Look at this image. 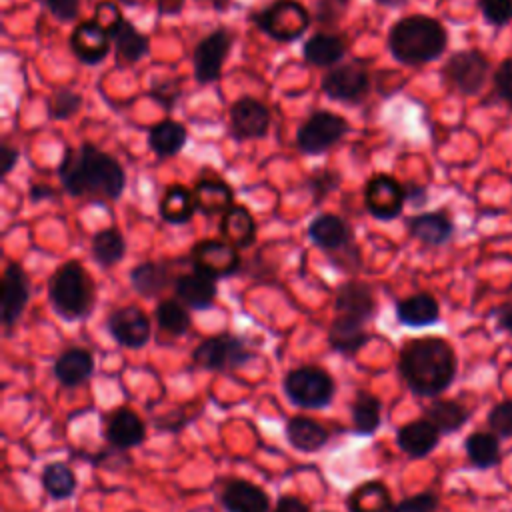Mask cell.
Returning <instances> with one entry per match:
<instances>
[{
	"instance_id": "db71d44e",
	"label": "cell",
	"mask_w": 512,
	"mask_h": 512,
	"mask_svg": "<svg viewBox=\"0 0 512 512\" xmlns=\"http://www.w3.org/2000/svg\"><path fill=\"white\" fill-rule=\"evenodd\" d=\"M272 512H310V506L304 500L296 498V496L284 494L276 500V506H274Z\"/></svg>"
},
{
	"instance_id": "7bdbcfd3",
	"label": "cell",
	"mask_w": 512,
	"mask_h": 512,
	"mask_svg": "<svg viewBox=\"0 0 512 512\" xmlns=\"http://www.w3.org/2000/svg\"><path fill=\"white\" fill-rule=\"evenodd\" d=\"M82 106V96L72 88H58L48 98V116L54 120L72 118Z\"/></svg>"
},
{
	"instance_id": "d4e9b609",
	"label": "cell",
	"mask_w": 512,
	"mask_h": 512,
	"mask_svg": "<svg viewBox=\"0 0 512 512\" xmlns=\"http://www.w3.org/2000/svg\"><path fill=\"white\" fill-rule=\"evenodd\" d=\"M94 374V358L86 348H68L54 362V376L66 388L84 384Z\"/></svg>"
},
{
	"instance_id": "6f0895ef",
	"label": "cell",
	"mask_w": 512,
	"mask_h": 512,
	"mask_svg": "<svg viewBox=\"0 0 512 512\" xmlns=\"http://www.w3.org/2000/svg\"><path fill=\"white\" fill-rule=\"evenodd\" d=\"M184 0H158V8L162 14H176L182 10Z\"/></svg>"
},
{
	"instance_id": "6da1fadb",
	"label": "cell",
	"mask_w": 512,
	"mask_h": 512,
	"mask_svg": "<svg viewBox=\"0 0 512 512\" xmlns=\"http://www.w3.org/2000/svg\"><path fill=\"white\" fill-rule=\"evenodd\" d=\"M58 176L70 196L96 202L120 198L126 184L120 162L88 142L66 150Z\"/></svg>"
},
{
	"instance_id": "3957f363",
	"label": "cell",
	"mask_w": 512,
	"mask_h": 512,
	"mask_svg": "<svg viewBox=\"0 0 512 512\" xmlns=\"http://www.w3.org/2000/svg\"><path fill=\"white\" fill-rule=\"evenodd\" d=\"M448 44L446 28L432 16L412 14L396 20L388 32V50L402 64H426L442 56Z\"/></svg>"
},
{
	"instance_id": "f546056e",
	"label": "cell",
	"mask_w": 512,
	"mask_h": 512,
	"mask_svg": "<svg viewBox=\"0 0 512 512\" xmlns=\"http://www.w3.org/2000/svg\"><path fill=\"white\" fill-rule=\"evenodd\" d=\"M220 234L234 248H248L256 240V222L248 208L230 206L220 218Z\"/></svg>"
},
{
	"instance_id": "4dcf8cb0",
	"label": "cell",
	"mask_w": 512,
	"mask_h": 512,
	"mask_svg": "<svg viewBox=\"0 0 512 512\" xmlns=\"http://www.w3.org/2000/svg\"><path fill=\"white\" fill-rule=\"evenodd\" d=\"M464 452L476 470H490L502 460L500 438L492 430H476L468 434L464 440Z\"/></svg>"
},
{
	"instance_id": "4316f807",
	"label": "cell",
	"mask_w": 512,
	"mask_h": 512,
	"mask_svg": "<svg viewBox=\"0 0 512 512\" xmlns=\"http://www.w3.org/2000/svg\"><path fill=\"white\" fill-rule=\"evenodd\" d=\"M408 232L426 246H442L452 238L454 224L440 210L424 212L408 220Z\"/></svg>"
},
{
	"instance_id": "30bf717a",
	"label": "cell",
	"mask_w": 512,
	"mask_h": 512,
	"mask_svg": "<svg viewBox=\"0 0 512 512\" xmlns=\"http://www.w3.org/2000/svg\"><path fill=\"white\" fill-rule=\"evenodd\" d=\"M234 36L228 28H218L204 36L192 54V64H194V78L200 84H208L220 78L222 74V64L232 48Z\"/></svg>"
},
{
	"instance_id": "f5cc1de1",
	"label": "cell",
	"mask_w": 512,
	"mask_h": 512,
	"mask_svg": "<svg viewBox=\"0 0 512 512\" xmlns=\"http://www.w3.org/2000/svg\"><path fill=\"white\" fill-rule=\"evenodd\" d=\"M490 316L496 320V328L506 332V334H512V302H504V304H498Z\"/></svg>"
},
{
	"instance_id": "484cf974",
	"label": "cell",
	"mask_w": 512,
	"mask_h": 512,
	"mask_svg": "<svg viewBox=\"0 0 512 512\" xmlns=\"http://www.w3.org/2000/svg\"><path fill=\"white\" fill-rule=\"evenodd\" d=\"M110 38L114 44V54L120 64H136L150 50V40L142 34L130 20H120L112 30Z\"/></svg>"
},
{
	"instance_id": "ba28073f",
	"label": "cell",
	"mask_w": 512,
	"mask_h": 512,
	"mask_svg": "<svg viewBox=\"0 0 512 512\" xmlns=\"http://www.w3.org/2000/svg\"><path fill=\"white\" fill-rule=\"evenodd\" d=\"M348 132V122L330 110H318L312 116H308L298 132H296V144L302 154H320L332 148L336 142L344 138Z\"/></svg>"
},
{
	"instance_id": "d6a6232c",
	"label": "cell",
	"mask_w": 512,
	"mask_h": 512,
	"mask_svg": "<svg viewBox=\"0 0 512 512\" xmlns=\"http://www.w3.org/2000/svg\"><path fill=\"white\" fill-rule=\"evenodd\" d=\"M304 60L314 66H334L338 64L346 54V42L336 34L318 32L312 34L304 48H302Z\"/></svg>"
},
{
	"instance_id": "ac0fdd59",
	"label": "cell",
	"mask_w": 512,
	"mask_h": 512,
	"mask_svg": "<svg viewBox=\"0 0 512 512\" xmlns=\"http://www.w3.org/2000/svg\"><path fill=\"white\" fill-rule=\"evenodd\" d=\"M110 32L96 20L78 24L70 34V48L84 64H98L110 52Z\"/></svg>"
},
{
	"instance_id": "681fc988",
	"label": "cell",
	"mask_w": 512,
	"mask_h": 512,
	"mask_svg": "<svg viewBox=\"0 0 512 512\" xmlns=\"http://www.w3.org/2000/svg\"><path fill=\"white\" fill-rule=\"evenodd\" d=\"M310 188L314 190V198L316 202H322V198L332 192L334 188H338V176L330 170H322L320 174H316L312 180H310Z\"/></svg>"
},
{
	"instance_id": "f907efd6",
	"label": "cell",
	"mask_w": 512,
	"mask_h": 512,
	"mask_svg": "<svg viewBox=\"0 0 512 512\" xmlns=\"http://www.w3.org/2000/svg\"><path fill=\"white\" fill-rule=\"evenodd\" d=\"M94 20L110 32L122 20V16H120V10L112 2H100L98 8H96V18Z\"/></svg>"
},
{
	"instance_id": "9f6ffc18",
	"label": "cell",
	"mask_w": 512,
	"mask_h": 512,
	"mask_svg": "<svg viewBox=\"0 0 512 512\" xmlns=\"http://www.w3.org/2000/svg\"><path fill=\"white\" fill-rule=\"evenodd\" d=\"M406 200L420 206V204L426 202V190L420 188V186H410V188H406Z\"/></svg>"
},
{
	"instance_id": "5b68a950",
	"label": "cell",
	"mask_w": 512,
	"mask_h": 512,
	"mask_svg": "<svg viewBox=\"0 0 512 512\" xmlns=\"http://www.w3.org/2000/svg\"><path fill=\"white\" fill-rule=\"evenodd\" d=\"M288 400L306 410L326 408L336 392L334 378L320 366H298L284 376Z\"/></svg>"
},
{
	"instance_id": "7402d4cb",
	"label": "cell",
	"mask_w": 512,
	"mask_h": 512,
	"mask_svg": "<svg viewBox=\"0 0 512 512\" xmlns=\"http://www.w3.org/2000/svg\"><path fill=\"white\" fill-rule=\"evenodd\" d=\"M440 436L442 434L430 420L418 418L398 428L396 444L410 458H426L438 446Z\"/></svg>"
},
{
	"instance_id": "91938a15",
	"label": "cell",
	"mask_w": 512,
	"mask_h": 512,
	"mask_svg": "<svg viewBox=\"0 0 512 512\" xmlns=\"http://www.w3.org/2000/svg\"><path fill=\"white\" fill-rule=\"evenodd\" d=\"M48 194H50V190H48V188H42V186H34V188L30 190V196H32L34 202H38L40 198H44V196H48Z\"/></svg>"
},
{
	"instance_id": "f1b7e54d",
	"label": "cell",
	"mask_w": 512,
	"mask_h": 512,
	"mask_svg": "<svg viewBox=\"0 0 512 512\" xmlns=\"http://www.w3.org/2000/svg\"><path fill=\"white\" fill-rule=\"evenodd\" d=\"M330 434L326 426L308 416H292L286 424V440L300 452H318L326 446Z\"/></svg>"
},
{
	"instance_id": "1f68e13d",
	"label": "cell",
	"mask_w": 512,
	"mask_h": 512,
	"mask_svg": "<svg viewBox=\"0 0 512 512\" xmlns=\"http://www.w3.org/2000/svg\"><path fill=\"white\" fill-rule=\"evenodd\" d=\"M346 506L350 512H390L394 504L388 486L380 480H370L348 494Z\"/></svg>"
},
{
	"instance_id": "ffe728a7",
	"label": "cell",
	"mask_w": 512,
	"mask_h": 512,
	"mask_svg": "<svg viewBox=\"0 0 512 512\" xmlns=\"http://www.w3.org/2000/svg\"><path fill=\"white\" fill-rule=\"evenodd\" d=\"M220 502L226 512H270L268 494L248 480H228L222 488Z\"/></svg>"
},
{
	"instance_id": "7a4b0ae2",
	"label": "cell",
	"mask_w": 512,
	"mask_h": 512,
	"mask_svg": "<svg viewBox=\"0 0 512 512\" xmlns=\"http://www.w3.org/2000/svg\"><path fill=\"white\" fill-rule=\"evenodd\" d=\"M398 372L412 394L438 398L454 382L458 358L450 342L440 336L414 338L400 350Z\"/></svg>"
},
{
	"instance_id": "f35d334b",
	"label": "cell",
	"mask_w": 512,
	"mask_h": 512,
	"mask_svg": "<svg viewBox=\"0 0 512 512\" xmlns=\"http://www.w3.org/2000/svg\"><path fill=\"white\" fill-rule=\"evenodd\" d=\"M194 210H196L194 196L182 184L170 186L164 192L162 200H160V214L170 224H184V222H188L192 218Z\"/></svg>"
},
{
	"instance_id": "5bb4252c",
	"label": "cell",
	"mask_w": 512,
	"mask_h": 512,
	"mask_svg": "<svg viewBox=\"0 0 512 512\" xmlns=\"http://www.w3.org/2000/svg\"><path fill=\"white\" fill-rule=\"evenodd\" d=\"M30 300V282L24 268L16 262H10L2 274L0 282V312L2 324L10 330L26 310Z\"/></svg>"
},
{
	"instance_id": "2e32d148",
	"label": "cell",
	"mask_w": 512,
	"mask_h": 512,
	"mask_svg": "<svg viewBox=\"0 0 512 512\" xmlns=\"http://www.w3.org/2000/svg\"><path fill=\"white\" fill-rule=\"evenodd\" d=\"M270 128V110L252 96H242L230 106V134L238 140L262 138Z\"/></svg>"
},
{
	"instance_id": "680465c9",
	"label": "cell",
	"mask_w": 512,
	"mask_h": 512,
	"mask_svg": "<svg viewBox=\"0 0 512 512\" xmlns=\"http://www.w3.org/2000/svg\"><path fill=\"white\" fill-rule=\"evenodd\" d=\"M198 4H204V6H210L214 10H226V6L230 4V0H196Z\"/></svg>"
},
{
	"instance_id": "cb8c5ba5",
	"label": "cell",
	"mask_w": 512,
	"mask_h": 512,
	"mask_svg": "<svg viewBox=\"0 0 512 512\" xmlns=\"http://www.w3.org/2000/svg\"><path fill=\"white\" fill-rule=\"evenodd\" d=\"M396 320L408 328H426L440 320V304L430 292L412 294L396 302Z\"/></svg>"
},
{
	"instance_id": "8d00e7d4",
	"label": "cell",
	"mask_w": 512,
	"mask_h": 512,
	"mask_svg": "<svg viewBox=\"0 0 512 512\" xmlns=\"http://www.w3.org/2000/svg\"><path fill=\"white\" fill-rule=\"evenodd\" d=\"M186 140H188L186 128H184L180 122L170 120V118L158 122V124L150 130V134H148V144H150V148H152L158 156H164V158L178 154V152L184 148Z\"/></svg>"
},
{
	"instance_id": "9a60e30c",
	"label": "cell",
	"mask_w": 512,
	"mask_h": 512,
	"mask_svg": "<svg viewBox=\"0 0 512 512\" xmlns=\"http://www.w3.org/2000/svg\"><path fill=\"white\" fill-rule=\"evenodd\" d=\"M106 328L120 346L132 350L146 346L152 332L146 312L138 306H122L114 310L106 320Z\"/></svg>"
},
{
	"instance_id": "60d3db41",
	"label": "cell",
	"mask_w": 512,
	"mask_h": 512,
	"mask_svg": "<svg viewBox=\"0 0 512 512\" xmlns=\"http://www.w3.org/2000/svg\"><path fill=\"white\" fill-rule=\"evenodd\" d=\"M42 488L54 500L70 498L76 490V474L66 462H52L42 470Z\"/></svg>"
},
{
	"instance_id": "8992f818",
	"label": "cell",
	"mask_w": 512,
	"mask_h": 512,
	"mask_svg": "<svg viewBox=\"0 0 512 512\" xmlns=\"http://www.w3.org/2000/svg\"><path fill=\"white\" fill-rule=\"evenodd\" d=\"M254 24L278 42L300 38L310 26V12L298 0H276L252 16Z\"/></svg>"
},
{
	"instance_id": "f6af8a7d",
	"label": "cell",
	"mask_w": 512,
	"mask_h": 512,
	"mask_svg": "<svg viewBox=\"0 0 512 512\" xmlns=\"http://www.w3.org/2000/svg\"><path fill=\"white\" fill-rule=\"evenodd\" d=\"M440 498L434 492H418L392 506L390 512H438Z\"/></svg>"
},
{
	"instance_id": "e575fe53",
	"label": "cell",
	"mask_w": 512,
	"mask_h": 512,
	"mask_svg": "<svg viewBox=\"0 0 512 512\" xmlns=\"http://www.w3.org/2000/svg\"><path fill=\"white\" fill-rule=\"evenodd\" d=\"M170 282H172V274L166 264L140 262L130 270V284L144 298L158 296L162 290H166Z\"/></svg>"
},
{
	"instance_id": "44dd1931",
	"label": "cell",
	"mask_w": 512,
	"mask_h": 512,
	"mask_svg": "<svg viewBox=\"0 0 512 512\" xmlns=\"http://www.w3.org/2000/svg\"><path fill=\"white\" fill-rule=\"evenodd\" d=\"M104 436L114 448L128 450V448H136L144 442L146 426H144L142 418L132 408H118L110 414V418L106 422Z\"/></svg>"
},
{
	"instance_id": "d6986e66",
	"label": "cell",
	"mask_w": 512,
	"mask_h": 512,
	"mask_svg": "<svg viewBox=\"0 0 512 512\" xmlns=\"http://www.w3.org/2000/svg\"><path fill=\"white\" fill-rule=\"evenodd\" d=\"M308 236L324 252H342L354 242L348 222L336 214H318L308 224Z\"/></svg>"
},
{
	"instance_id": "603a6c76",
	"label": "cell",
	"mask_w": 512,
	"mask_h": 512,
	"mask_svg": "<svg viewBox=\"0 0 512 512\" xmlns=\"http://www.w3.org/2000/svg\"><path fill=\"white\" fill-rule=\"evenodd\" d=\"M176 296L182 304H186L192 310H206L216 300V278L194 270L188 274H182L174 282Z\"/></svg>"
},
{
	"instance_id": "277c9868",
	"label": "cell",
	"mask_w": 512,
	"mask_h": 512,
	"mask_svg": "<svg viewBox=\"0 0 512 512\" xmlns=\"http://www.w3.org/2000/svg\"><path fill=\"white\" fill-rule=\"evenodd\" d=\"M48 300L64 320H82L92 312L96 286L82 262L68 260L56 268L48 280Z\"/></svg>"
},
{
	"instance_id": "e0dca14e",
	"label": "cell",
	"mask_w": 512,
	"mask_h": 512,
	"mask_svg": "<svg viewBox=\"0 0 512 512\" xmlns=\"http://www.w3.org/2000/svg\"><path fill=\"white\" fill-rule=\"evenodd\" d=\"M336 316L366 324L376 314V298L368 284L360 280H348L338 286L334 298Z\"/></svg>"
},
{
	"instance_id": "74e56055",
	"label": "cell",
	"mask_w": 512,
	"mask_h": 512,
	"mask_svg": "<svg viewBox=\"0 0 512 512\" xmlns=\"http://www.w3.org/2000/svg\"><path fill=\"white\" fill-rule=\"evenodd\" d=\"M382 404L380 400L368 392V390H358L352 402V424L358 434L370 436L380 428L382 422Z\"/></svg>"
},
{
	"instance_id": "8fae6325",
	"label": "cell",
	"mask_w": 512,
	"mask_h": 512,
	"mask_svg": "<svg viewBox=\"0 0 512 512\" xmlns=\"http://www.w3.org/2000/svg\"><path fill=\"white\" fill-rule=\"evenodd\" d=\"M322 90L336 102L358 104L370 92V74L356 64L334 66L324 74Z\"/></svg>"
},
{
	"instance_id": "11a10c76",
	"label": "cell",
	"mask_w": 512,
	"mask_h": 512,
	"mask_svg": "<svg viewBox=\"0 0 512 512\" xmlns=\"http://www.w3.org/2000/svg\"><path fill=\"white\" fill-rule=\"evenodd\" d=\"M16 160H18V150L14 146H10L8 142H2V146H0V174L8 176L12 172Z\"/></svg>"
},
{
	"instance_id": "7c38bea8",
	"label": "cell",
	"mask_w": 512,
	"mask_h": 512,
	"mask_svg": "<svg viewBox=\"0 0 512 512\" xmlns=\"http://www.w3.org/2000/svg\"><path fill=\"white\" fill-rule=\"evenodd\" d=\"M406 202V188L388 174H376L366 182L364 204L378 220H394Z\"/></svg>"
},
{
	"instance_id": "94428289",
	"label": "cell",
	"mask_w": 512,
	"mask_h": 512,
	"mask_svg": "<svg viewBox=\"0 0 512 512\" xmlns=\"http://www.w3.org/2000/svg\"><path fill=\"white\" fill-rule=\"evenodd\" d=\"M380 6H386V8H398L402 4H406V0H376Z\"/></svg>"
},
{
	"instance_id": "ab89813d",
	"label": "cell",
	"mask_w": 512,
	"mask_h": 512,
	"mask_svg": "<svg viewBox=\"0 0 512 512\" xmlns=\"http://www.w3.org/2000/svg\"><path fill=\"white\" fill-rule=\"evenodd\" d=\"M90 250H92L94 260L100 266L108 268V266L118 264L124 258L126 242H124V236L116 228H104L92 236Z\"/></svg>"
},
{
	"instance_id": "9c48e42d",
	"label": "cell",
	"mask_w": 512,
	"mask_h": 512,
	"mask_svg": "<svg viewBox=\"0 0 512 512\" xmlns=\"http://www.w3.org/2000/svg\"><path fill=\"white\" fill-rule=\"evenodd\" d=\"M488 72H490V62L480 50L454 52L442 68L446 82L466 96H474L482 92L488 80Z\"/></svg>"
},
{
	"instance_id": "52a82bcc",
	"label": "cell",
	"mask_w": 512,
	"mask_h": 512,
	"mask_svg": "<svg viewBox=\"0 0 512 512\" xmlns=\"http://www.w3.org/2000/svg\"><path fill=\"white\" fill-rule=\"evenodd\" d=\"M254 358V352L246 346V342L234 334H216L202 340L194 352L192 362L204 370H234L242 368Z\"/></svg>"
},
{
	"instance_id": "836d02e7",
	"label": "cell",
	"mask_w": 512,
	"mask_h": 512,
	"mask_svg": "<svg viewBox=\"0 0 512 512\" xmlns=\"http://www.w3.org/2000/svg\"><path fill=\"white\" fill-rule=\"evenodd\" d=\"M194 202H196V210L214 216V214H224L234 200L232 188L222 182V180H200L194 190H192Z\"/></svg>"
},
{
	"instance_id": "816d5d0a",
	"label": "cell",
	"mask_w": 512,
	"mask_h": 512,
	"mask_svg": "<svg viewBox=\"0 0 512 512\" xmlns=\"http://www.w3.org/2000/svg\"><path fill=\"white\" fill-rule=\"evenodd\" d=\"M152 96L156 100H160L166 108H170V106H174V102L178 98V84L176 82H160V86L154 84Z\"/></svg>"
},
{
	"instance_id": "ee69618b",
	"label": "cell",
	"mask_w": 512,
	"mask_h": 512,
	"mask_svg": "<svg viewBox=\"0 0 512 512\" xmlns=\"http://www.w3.org/2000/svg\"><path fill=\"white\" fill-rule=\"evenodd\" d=\"M486 424L500 440L512 438V400L496 402L486 416Z\"/></svg>"
},
{
	"instance_id": "4fadbf2b",
	"label": "cell",
	"mask_w": 512,
	"mask_h": 512,
	"mask_svg": "<svg viewBox=\"0 0 512 512\" xmlns=\"http://www.w3.org/2000/svg\"><path fill=\"white\" fill-rule=\"evenodd\" d=\"M192 262L194 268L212 276V278H224L232 276L240 268V254L238 250L228 244L226 240H200L192 248Z\"/></svg>"
},
{
	"instance_id": "d590c367",
	"label": "cell",
	"mask_w": 512,
	"mask_h": 512,
	"mask_svg": "<svg viewBox=\"0 0 512 512\" xmlns=\"http://www.w3.org/2000/svg\"><path fill=\"white\" fill-rule=\"evenodd\" d=\"M368 332L364 330V324L336 316L330 324L328 332V342L336 352L342 354H356L366 342H368Z\"/></svg>"
},
{
	"instance_id": "bcb514c9",
	"label": "cell",
	"mask_w": 512,
	"mask_h": 512,
	"mask_svg": "<svg viewBox=\"0 0 512 512\" xmlns=\"http://www.w3.org/2000/svg\"><path fill=\"white\" fill-rule=\"evenodd\" d=\"M480 8L486 22L494 26H504L512 20V0H480Z\"/></svg>"
},
{
	"instance_id": "7dc6e473",
	"label": "cell",
	"mask_w": 512,
	"mask_h": 512,
	"mask_svg": "<svg viewBox=\"0 0 512 512\" xmlns=\"http://www.w3.org/2000/svg\"><path fill=\"white\" fill-rule=\"evenodd\" d=\"M40 2L60 22H72L80 10V0H40Z\"/></svg>"
},
{
	"instance_id": "c3c4849f",
	"label": "cell",
	"mask_w": 512,
	"mask_h": 512,
	"mask_svg": "<svg viewBox=\"0 0 512 512\" xmlns=\"http://www.w3.org/2000/svg\"><path fill=\"white\" fill-rule=\"evenodd\" d=\"M494 86H496L498 96L512 104V58H506L496 68V72H494Z\"/></svg>"
},
{
	"instance_id": "b9f144b4",
	"label": "cell",
	"mask_w": 512,
	"mask_h": 512,
	"mask_svg": "<svg viewBox=\"0 0 512 512\" xmlns=\"http://www.w3.org/2000/svg\"><path fill=\"white\" fill-rule=\"evenodd\" d=\"M154 318L158 328L170 336H182L190 328V314L178 300H162L154 310Z\"/></svg>"
},
{
	"instance_id": "83f0119b",
	"label": "cell",
	"mask_w": 512,
	"mask_h": 512,
	"mask_svg": "<svg viewBox=\"0 0 512 512\" xmlns=\"http://www.w3.org/2000/svg\"><path fill=\"white\" fill-rule=\"evenodd\" d=\"M470 416H472L470 408L464 406L460 400H452V398H436L424 408V418L430 420L442 436L454 434L460 428H464Z\"/></svg>"
}]
</instances>
